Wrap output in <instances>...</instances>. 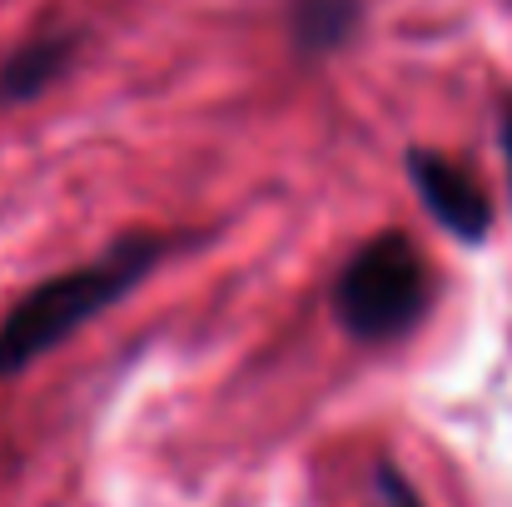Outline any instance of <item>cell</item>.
I'll list each match as a JSON object with an SVG mask.
<instances>
[{
    "instance_id": "cell-5",
    "label": "cell",
    "mask_w": 512,
    "mask_h": 507,
    "mask_svg": "<svg viewBox=\"0 0 512 507\" xmlns=\"http://www.w3.org/2000/svg\"><path fill=\"white\" fill-rule=\"evenodd\" d=\"M358 0H294V40L304 50H334L353 35Z\"/></svg>"
},
{
    "instance_id": "cell-1",
    "label": "cell",
    "mask_w": 512,
    "mask_h": 507,
    "mask_svg": "<svg viewBox=\"0 0 512 507\" xmlns=\"http://www.w3.org/2000/svg\"><path fill=\"white\" fill-rule=\"evenodd\" d=\"M160 264V244L155 239H125L110 254L65 269L45 284H35L20 304H10V314L0 319V378L30 368L40 353H50L55 343L85 329L100 309H110L115 299H125L150 269Z\"/></svg>"
},
{
    "instance_id": "cell-2",
    "label": "cell",
    "mask_w": 512,
    "mask_h": 507,
    "mask_svg": "<svg viewBox=\"0 0 512 507\" xmlns=\"http://www.w3.org/2000/svg\"><path fill=\"white\" fill-rule=\"evenodd\" d=\"M428 309V269L408 234H373L334 284V314L353 338H403Z\"/></svg>"
},
{
    "instance_id": "cell-6",
    "label": "cell",
    "mask_w": 512,
    "mask_h": 507,
    "mask_svg": "<svg viewBox=\"0 0 512 507\" xmlns=\"http://www.w3.org/2000/svg\"><path fill=\"white\" fill-rule=\"evenodd\" d=\"M368 507H423L413 483L393 468V463H378L373 468V493H368Z\"/></svg>"
},
{
    "instance_id": "cell-3",
    "label": "cell",
    "mask_w": 512,
    "mask_h": 507,
    "mask_svg": "<svg viewBox=\"0 0 512 507\" xmlns=\"http://www.w3.org/2000/svg\"><path fill=\"white\" fill-rule=\"evenodd\" d=\"M408 174H413V189L418 199L428 204V214L463 244H478L488 229H493V204L483 194V184L468 174L463 165L443 160V155H428V150H413L408 155Z\"/></svg>"
},
{
    "instance_id": "cell-7",
    "label": "cell",
    "mask_w": 512,
    "mask_h": 507,
    "mask_svg": "<svg viewBox=\"0 0 512 507\" xmlns=\"http://www.w3.org/2000/svg\"><path fill=\"white\" fill-rule=\"evenodd\" d=\"M503 150H508V165H512V105L503 110Z\"/></svg>"
},
{
    "instance_id": "cell-4",
    "label": "cell",
    "mask_w": 512,
    "mask_h": 507,
    "mask_svg": "<svg viewBox=\"0 0 512 507\" xmlns=\"http://www.w3.org/2000/svg\"><path fill=\"white\" fill-rule=\"evenodd\" d=\"M65 55H70V45H65L60 35H55V40H30L25 50H15V55L5 60V70H0V100L40 95V90L60 75Z\"/></svg>"
}]
</instances>
